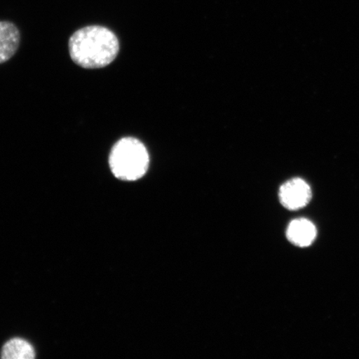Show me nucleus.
Returning <instances> with one entry per match:
<instances>
[{"mask_svg":"<svg viewBox=\"0 0 359 359\" xmlns=\"http://www.w3.org/2000/svg\"><path fill=\"white\" fill-rule=\"evenodd\" d=\"M69 49L76 65L96 69L109 66L116 60L120 44L116 35L107 27L90 25L72 34Z\"/></svg>","mask_w":359,"mask_h":359,"instance_id":"1","label":"nucleus"},{"mask_svg":"<svg viewBox=\"0 0 359 359\" xmlns=\"http://www.w3.org/2000/svg\"><path fill=\"white\" fill-rule=\"evenodd\" d=\"M3 359H33L34 348L28 341L22 339H12L4 345L1 351Z\"/></svg>","mask_w":359,"mask_h":359,"instance_id":"6","label":"nucleus"},{"mask_svg":"<svg viewBox=\"0 0 359 359\" xmlns=\"http://www.w3.org/2000/svg\"><path fill=\"white\" fill-rule=\"evenodd\" d=\"M20 43V33L10 21H0V65L15 55Z\"/></svg>","mask_w":359,"mask_h":359,"instance_id":"4","label":"nucleus"},{"mask_svg":"<svg viewBox=\"0 0 359 359\" xmlns=\"http://www.w3.org/2000/svg\"><path fill=\"white\" fill-rule=\"evenodd\" d=\"M312 198V191L303 179L294 178L283 184L279 191V199L284 208L290 210L302 209Z\"/></svg>","mask_w":359,"mask_h":359,"instance_id":"3","label":"nucleus"},{"mask_svg":"<svg viewBox=\"0 0 359 359\" xmlns=\"http://www.w3.org/2000/svg\"><path fill=\"white\" fill-rule=\"evenodd\" d=\"M109 163L115 177L133 182L145 176L149 168L150 158L141 141L134 137H124L112 147Z\"/></svg>","mask_w":359,"mask_h":359,"instance_id":"2","label":"nucleus"},{"mask_svg":"<svg viewBox=\"0 0 359 359\" xmlns=\"http://www.w3.org/2000/svg\"><path fill=\"white\" fill-rule=\"evenodd\" d=\"M317 236L314 224L307 219H296L287 228V239L292 244L299 247L311 245Z\"/></svg>","mask_w":359,"mask_h":359,"instance_id":"5","label":"nucleus"}]
</instances>
